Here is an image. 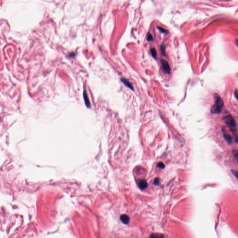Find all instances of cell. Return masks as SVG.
Instances as JSON below:
<instances>
[{"mask_svg":"<svg viewBox=\"0 0 238 238\" xmlns=\"http://www.w3.org/2000/svg\"><path fill=\"white\" fill-rule=\"evenodd\" d=\"M214 103L212 106L211 112L213 114H219L222 111L224 102L221 96L217 94H214Z\"/></svg>","mask_w":238,"mask_h":238,"instance_id":"1","label":"cell"},{"mask_svg":"<svg viewBox=\"0 0 238 238\" xmlns=\"http://www.w3.org/2000/svg\"><path fill=\"white\" fill-rule=\"evenodd\" d=\"M225 122L230 129L234 130L237 127V123L234 118L230 115H226L223 117Z\"/></svg>","mask_w":238,"mask_h":238,"instance_id":"2","label":"cell"},{"mask_svg":"<svg viewBox=\"0 0 238 238\" xmlns=\"http://www.w3.org/2000/svg\"><path fill=\"white\" fill-rule=\"evenodd\" d=\"M161 63H162V67L165 73L168 74H170L171 68L168 62H167V60L162 59L161 60Z\"/></svg>","mask_w":238,"mask_h":238,"instance_id":"3","label":"cell"},{"mask_svg":"<svg viewBox=\"0 0 238 238\" xmlns=\"http://www.w3.org/2000/svg\"><path fill=\"white\" fill-rule=\"evenodd\" d=\"M121 81L126 86L128 87V88H129V89L134 90V87H133V85H132L130 82H129V80H128V79L122 78L121 79Z\"/></svg>","mask_w":238,"mask_h":238,"instance_id":"4","label":"cell"},{"mask_svg":"<svg viewBox=\"0 0 238 238\" xmlns=\"http://www.w3.org/2000/svg\"><path fill=\"white\" fill-rule=\"evenodd\" d=\"M120 219L122 222L125 224H128V223L129 222V221H130V218H129V216L126 215V214L122 215L120 216Z\"/></svg>","mask_w":238,"mask_h":238,"instance_id":"5","label":"cell"},{"mask_svg":"<svg viewBox=\"0 0 238 238\" xmlns=\"http://www.w3.org/2000/svg\"><path fill=\"white\" fill-rule=\"evenodd\" d=\"M139 187L141 189H145L148 187V183L145 179H142L140 181Z\"/></svg>","mask_w":238,"mask_h":238,"instance_id":"6","label":"cell"},{"mask_svg":"<svg viewBox=\"0 0 238 238\" xmlns=\"http://www.w3.org/2000/svg\"><path fill=\"white\" fill-rule=\"evenodd\" d=\"M223 136L224 137L225 139H226L227 142H228V143H232V137L228 133H227V132L224 131H223Z\"/></svg>","mask_w":238,"mask_h":238,"instance_id":"7","label":"cell"},{"mask_svg":"<svg viewBox=\"0 0 238 238\" xmlns=\"http://www.w3.org/2000/svg\"><path fill=\"white\" fill-rule=\"evenodd\" d=\"M151 53V55H152L153 57L155 59H157V51L155 48H152L150 50Z\"/></svg>","mask_w":238,"mask_h":238,"instance_id":"8","label":"cell"},{"mask_svg":"<svg viewBox=\"0 0 238 238\" xmlns=\"http://www.w3.org/2000/svg\"><path fill=\"white\" fill-rule=\"evenodd\" d=\"M160 50H161V52H162V55H163V56H164V57H166V48L164 44L162 43V44L160 46Z\"/></svg>","mask_w":238,"mask_h":238,"instance_id":"9","label":"cell"},{"mask_svg":"<svg viewBox=\"0 0 238 238\" xmlns=\"http://www.w3.org/2000/svg\"><path fill=\"white\" fill-rule=\"evenodd\" d=\"M233 154L234 158H235V159L236 160L238 164V151L233 150Z\"/></svg>","mask_w":238,"mask_h":238,"instance_id":"10","label":"cell"},{"mask_svg":"<svg viewBox=\"0 0 238 238\" xmlns=\"http://www.w3.org/2000/svg\"><path fill=\"white\" fill-rule=\"evenodd\" d=\"M147 40L148 41H153V37L152 35L150 34H148L147 35Z\"/></svg>","mask_w":238,"mask_h":238,"instance_id":"11","label":"cell"},{"mask_svg":"<svg viewBox=\"0 0 238 238\" xmlns=\"http://www.w3.org/2000/svg\"><path fill=\"white\" fill-rule=\"evenodd\" d=\"M158 166L160 168H164L165 167L164 165L163 164V163H161V162L158 163Z\"/></svg>","mask_w":238,"mask_h":238,"instance_id":"12","label":"cell"},{"mask_svg":"<svg viewBox=\"0 0 238 238\" xmlns=\"http://www.w3.org/2000/svg\"><path fill=\"white\" fill-rule=\"evenodd\" d=\"M232 173H233L234 176H235L236 177H237L238 179V171L235 170H232Z\"/></svg>","mask_w":238,"mask_h":238,"instance_id":"13","label":"cell"},{"mask_svg":"<svg viewBox=\"0 0 238 238\" xmlns=\"http://www.w3.org/2000/svg\"><path fill=\"white\" fill-rule=\"evenodd\" d=\"M158 28H159V29L160 31L162 32V33H166L167 32H167L165 29H163V28H160V27H158Z\"/></svg>","mask_w":238,"mask_h":238,"instance_id":"14","label":"cell"},{"mask_svg":"<svg viewBox=\"0 0 238 238\" xmlns=\"http://www.w3.org/2000/svg\"><path fill=\"white\" fill-rule=\"evenodd\" d=\"M234 95H235V97L237 99V100H238V92H235V93H234Z\"/></svg>","mask_w":238,"mask_h":238,"instance_id":"15","label":"cell"},{"mask_svg":"<svg viewBox=\"0 0 238 238\" xmlns=\"http://www.w3.org/2000/svg\"><path fill=\"white\" fill-rule=\"evenodd\" d=\"M159 179H158V178H157L155 179V181H154V182L156 184H158V183L159 182Z\"/></svg>","mask_w":238,"mask_h":238,"instance_id":"16","label":"cell"},{"mask_svg":"<svg viewBox=\"0 0 238 238\" xmlns=\"http://www.w3.org/2000/svg\"><path fill=\"white\" fill-rule=\"evenodd\" d=\"M235 43L236 45H237V46L238 47V39H237V40H236L235 41Z\"/></svg>","mask_w":238,"mask_h":238,"instance_id":"17","label":"cell"}]
</instances>
